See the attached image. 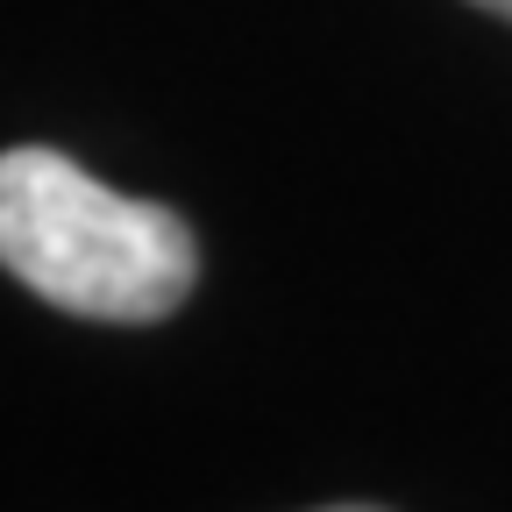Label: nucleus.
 I'll return each mask as SVG.
<instances>
[{
  "label": "nucleus",
  "mask_w": 512,
  "mask_h": 512,
  "mask_svg": "<svg viewBox=\"0 0 512 512\" xmlns=\"http://www.w3.org/2000/svg\"><path fill=\"white\" fill-rule=\"evenodd\" d=\"M477 8H491V15H505V22H512V0H477Z\"/></svg>",
  "instance_id": "nucleus-2"
},
{
  "label": "nucleus",
  "mask_w": 512,
  "mask_h": 512,
  "mask_svg": "<svg viewBox=\"0 0 512 512\" xmlns=\"http://www.w3.org/2000/svg\"><path fill=\"white\" fill-rule=\"evenodd\" d=\"M0 271L57 313L136 328L185 306L200 242L171 207L128 200L72 157L22 143L0 150Z\"/></svg>",
  "instance_id": "nucleus-1"
},
{
  "label": "nucleus",
  "mask_w": 512,
  "mask_h": 512,
  "mask_svg": "<svg viewBox=\"0 0 512 512\" xmlns=\"http://www.w3.org/2000/svg\"><path fill=\"white\" fill-rule=\"evenodd\" d=\"M328 512H377V505H328Z\"/></svg>",
  "instance_id": "nucleus-3"
}]
</instances>
